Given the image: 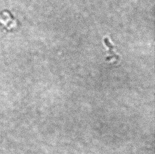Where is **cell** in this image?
<instances>
[{
  "instance_id": "obj_1",
  "label": "cell",
  "mask_w": 155,
  "mask_h": 154,
  "mask_svg": "<svg viewBox=\"0 0 155 154\" xmlns=\"http://www.w3.org/2000/svg\"><path fill=\"white\" fill-rule=\"evenodd\" d=\"M105 44H106V46L109 48V53L111 55V56L109 58V60H110V58H115L116 59H119V56H117V55L115 54V53L113 52V46L111 44V43L109 41V39L107 38H106L104 39Z\"/></svg>"
}]
</instances>
